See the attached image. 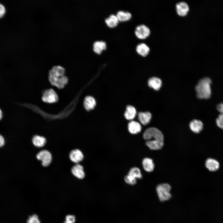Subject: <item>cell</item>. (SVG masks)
Instances as JSON below:
<instances>
[{"instance_id": "cell-2", "label": "cell", "mask_w": 223, "mask_h": 223, "mask_svg": "<svg viewBox=\"0 0 223 223\" xmlns=\"http://www.w3.org/2000/svg\"><path fill=\"white\" fill-rule=\"evenodd\" d=\"M64 73V69L61 66L53 67L49 73V79L50 83L59 89L63 88L68 81Z\"/></svg>"}, {"instance_id": "cell-6", "label": "cell", "mask_w": 223, "mask_h": 223, "mask_svg": "<svg viewBox=\"0 0 223 223\" xmlns=\"http://www.w3.org/2000/svg\"><path fill=\"white\" fill-rule=\"evenodd\" d=\"M42 101L48 103H53L57 102L58 97L56 93L52 89L46 90L43 93Z\"/></svg>"}, {"instance_id": "cell-18", "label": "cell", "mask_w": 223, "mask_h": 223, "mask_svg": "<svg viewBox=\"0 0 223 223\" xmlns=\"http://www.w3.org/2000/svg\"><path fill=\"white\" fill-rule=\"evenodd\" d=\"M138 120L143 125H146L150 122L151 114L149 112H140L138 114Z\"/></svg>"}, {"instance_id": "cell-25", "label": "cell", "mask_w": 223, "mask_h": 223, "mask_svg": "<svg viewBox=\"0 0 223 223\" xmlns=\"http://www.w3.org/2000/svg\"><path fill=\"white\" fill-rule=\"evenodd\" d=\"M124 180L125 182L129 185H133L137 183V179L128 174L125 177Z\"/></svg>"}, {"instance_id": "cell-16", "label": "cell", "mask_w": 223, "mask_h": 223, "mask_svg": "<svg viewBox=\"0 0 223 223\" xmlns=\"http://www.w3.org/2000/svg\"><path fill=\"white\" fill-rule=\"evenodd\" d=\"M105 21L107 25L110 28H114L117 26L119 22L116 15L114 14H112L106 18Z\"/></svg>"}, {"instance_id": "cell-24", "label": "cell", "mask_w": 223, "mask_h": 223, "mask_svg": "<svg viewBox=\"0 0 223 223\" xmlns=\"http://www.w3.org/2000/svg\"><path fill=\"white\" fill-rule=\"evenodd\" d=\"M128 174L136 179H141L142 175L139 168L137 167L131 168L129 171Z\"/></svg>"}, {"instance_id": "cell-13", "label": "cell", "mask_w": 223, "mask_h": 223, "mask_svg": "<svg viewBox=\"0 0 223 223\" xmlns=\"http://www.w3.org/2000/svg\"><path fill=\"white\" fill-rule=\"evenodd\" d=\"M190 127L193 132L195 133H199L202 130L203 124L199 120H194L190 123Z\"/></svg>"}, {"instance_id": "cell-1", "label": "cell", "mask_w": 223, "mask_h": 223, "mask_svg": "<svg viewBox=\"0 0 223 223\" xmlns=\"http://www.w3.org/2000/svg\"><path fill=\"white\" fill-rule=\"evenodd\" d=\"M143 137L146 145L151 150H158L163 146L164 138L162 133L155 127H150L144 132Z\"/></svg>"}, {"instance_id": "cell-8", "label": "cell", "mask_w": 223, "mask_h": 223, "mask_svg": "<svg viewBox=\"0 0 223 223\" xmlns=\"http://www.w3.org/2000/svg\"><path fill=\"white\" fill-rule=\"evenodd\" d=\"M176 7L177 14L181 17L186 16L189 11L188 5L185 2H181L177 3Z\"/></svg>"}, {"instance_id": "cell-31", "label": "cell", "mask_w": 223, "mask_h": 223, "mask_svg": "<svg viewBox=\"0 0 223 223\" xmlns=\"http://www.w3.org/2000/svg\"><path fill=\"white\" fill-rule=\"evenodd\" d=\"M4 138L0 134V147L2 146L4 144Z\"/></svg>"}, {"instance_id": "cell-9", "label": "cell", "mask_w": 223, "mask_h": 223, "mask_svg": "<svg viewBox=\"0 0 223 223\" xmlns=\"http://www.w3.org/2000/svg\"><path fill=\"white\" fill-rule=\"evenodd\" d=\"M69 157L73 163L78 164L84 159V155L81 151L78 149L72 150L70 153Z\"/></svg>"}, {"instance_id": "cell-22", "label": "cell", "mask_w": 223, "mask_h": 223, "mask_svg": "<svg viewBox=\"0 0 223 223\" xmlns=\"http://www.w3.org/2000/svg\"><path fill=\"white\" fill-rule=\"evenodd\" d=\"M142 164L144 169L146 172H151L154 168V164L152 160L150 158H144L142 161Z\"/></svg>"}, {"instance_id": "cell-15", "label": "cell", "mask_w": 223, "mask_h": 223, "mask_svg": "<svg viewBox=\"0 0 223 223\" xmlns=\"http://www.w3.org/2000/svg\"><path fill=\"white\" fill-rule=\"evenodd\" d=\"M128 129L131 134H136L140 132L142 127L138 122L132 121L129 122L128 124Z\"/></svg>"}, {"instance_id": "cell-19", "label": "cell", "mask_w": 223, "mask_h": 223, "mask_svg": "<svg viewBox=\"0 0 223 223\" xmlns=\"http://www.w3.org/2000/svg\"><path fill=\"white\" fill-rule=\"evenodd\" d=\"M32 142L36 147H41L45 145L46 141V138L43 136L35 135L32 138Z\"/></svg>"}, {"instance_id": "cell-7", "label": "cell", "mask_w": 223, "mask_h": 223, "mask_svg": "<svg viewBox=\"0 0 223 223\" xmlns=\"http://www.w3.org/2000/svg\"><path fill=\"white\" fill-rule=\"evenodd\" d=\"M134 33L135 35L138 38L144 39L149 37L151 32L149 28L146 25L140 24L136 27Z\"/></svg>"}, {"instance_id": "cell-23", "label": "cell", "mask_w": 223, "mask_h": 223, "mask_svg": "<svg viewBox=\"0 0 223 223\" xmlns=\"http://www.w3.org/2000/svg\"><path fill=\"white\" fill-rule=\"evenodd\" d=\"M136 111L135 108L130 105L127 106L124 115L126 119L131 120L133 119L135 117Z\"/></svg>"}, {"instance_id": "cell-29", "label": "cell", "mask_w": 223, "mask_h": 223, "mask_svg": "<svg viewBox=\"0 0 223 223\" xmlns=\"http://www.w3.org/2000/svg\"><path fill=\"white\" fill-rule=\"evenodd\" d=\"M6 10L4 6L0 3V18H2L4 15Z\"/></svg>"}, {"instance_id": "cell-20", "label": "cell", "mask_w": 223, "mask_h": 223, "mask_svg": "<svg viewBox=\"0 0 223 223\" xmlns=\"http://www.w3.org/2000/svg\"><path fill=\"white\" fill-rule=\"evenodd\" d=\"M96 101L94 98L90 96L86 97L84 101V106L87 111L93 109L96 105Z\"/></svg>"}, {"instance_id": "cell-12", "label": "cell", "mask_w": 223, "mask_h": 223, "mask_svg": "<svg viewBox=\"0 0 223 223\" xmlns=\"http://www.w3.org/2000/svg\"><path fill=\"white\" fill-rule=\"evenodd\" d=\"M107 44L103 41H97L93 44V50L96 54H100L107 49Z\"/></svg>"}, {"instance_id": "cell-10", "label": "cell", "mask_w": 223, "mask_h": 223, "mask_svg": "<svg viewBox=\"0 0 223 223\" xmlns=\"http://www.w3.org/2000/svg\"><path fill=\"white\" fill-rule=\"evenodd\" d=\"M72 174L78 179H82L85 176L84 168L81 165L77 164L73 166L71 170Z\"/></svg>"}, {"instance_id": "cell-5", "label": "cell", "mask_w": 223, "mask_h": 223, "mask_svg": "<svg viewBox=\"0 0 223 223\" xmlns=\"http://www.w3.org/2000/svg\"><path fill=\"white\" fill-rule=\"evenodd\" d=\"M37 159L42 161V164L44 167L48 166L52 160L51 153L47 150H43L39 152L36 155Z\"/></svg>"}, {"instance_id": "cell-30", "label": "cell", "mask_w": 223, "mask_h": 223, "mask_svg": "<svg viewBox=\"0 0 223 223\" xmlns=\"http://www.w3.org/2000/svg\"><path fill=\"white\" fill-rule=\"evenodd\" d=\"M216 108L221 114H223V103L218 104L216 106Z\"/></svg>"}, {"instance_id": "cell-27", "label": "cell", "mask_w": 223, "mask_h": 223, "mask_svg": "<svg viewBox=\"0 0 223 223\" xmlns=\"http://www.w3.org/2000/svg\"><path fill=\"white\" fill-rule=\"evenodd\" d=\"M217 126L223 129V114H220L216 120Z\"/></svg>"}, {"instance_id": "cell-32", "label": "cell", "mask_w": 223, "mask_h": 223, "mask_svg": "<svg viewBox=\"0 0 223 223\" xmlns=\"http://www.w3.org/2000/svg\"><path fill=\"white\" fill-rule=\"evenodd\" d=\"M3 117V113L2 110L0 108V120L2 119Z\"/></svg>"}, {"instance_id": "cell-21", "label": "cell", "mask_w": 223, "mask_h": 223, "mask_svg": "<svg viewBox=\"0 0 223 223\" xmlns=\"http://www.w3.org/2000/svg\"><path fill=\"white\" fill-rule=\"evenodd\" d=\"M116 15L119 21L124 22L129 20L132 17V14L129 12L122 10L119 11Z\"/></svg>"}, {"instance_id": "cell-3", "label": "cell", "mask_w": 223, "mask_h": 223, "mask_svg": "<svg viewBox=\"0 0 223 223\" xmlns=\"http://www.w3.org/2000/svg\"><path fill=\"white\" fill-rule=\"evenodd\" d=\"M211 79L206 77L200 79L195 87L197 96L200 99H208L211 94Z\"/></svg>"}, {"instance_id": "cell-17", "label": "cell", "mask_w": 223, "mask_h": 223, "mask_svg": "<svg viewBox=\"0 0 223 223\" xmlns=\"http://www.w3.org/2000/svg\"><path fill=\"white\" fill-rule=\"evenodd\" d=\"M148 86L155 90H159L162 85V81L160 79L156 77L150 78L148 81Z\"/></svg>"}, {"instance_id": "cell-4", "label": "cell", "mask_w": 223, "mask_h": 223, "mask_svg": "<svg viewBox=\"0 0 223 223\" xmlns=\"http://www.w3.org/2000/svg\"><path fill=\"white\" fill-rule=\"evenodd\" d=\"M170 186L167 183L159 184L156 187V192L160 200L164 202L169 200L171 197Z\"/></svg>"}, {"instance_id": "cell-14", "label": "cell", "mask_w": 223, "mask_h": 223, "mask_svg": "<svg viewBox=\"0 0 223 223\" xmlns=\"http://www.w3.org/2000/svg\"><path fill=\"white\" fill-rule=\"evenodd\" d=\"M136 50L139 55L144 57L147 56L148 55L150 49L146 44L141 43L137 45Z\"/></svg>"}, {"instance_id": "cell-28", "label": "cell", "mask_w": 223, "mask_h": 223, "mask_svg": "<svg viewBox=\"0 0 223 223\" xmlns=\"http://www.w3.org/2000/svg\"><path fill=\"white\" fill-rule=\"evenodd\" d=\"M65 222L67 223H75L76 221V217L74 215L69 214L65 217Z\"/></svg>"}, {"instance_id": "cell-33", "label": "cell", "mask_w": 223, "mask_h": 223, "mask_svg": "<svg viewBox=\"0 0 223 223\" xmlns=\"http://www.w3.org/2000/svg\"><path fill=\"white\" fill-rule=\"evenodd\" d=\"M63 223H67L65 221V222H64Z\"/></svg>"}, {"instance_id": "cell-26", "label": "cell", "mask_w": 223, "mask_h": 223, "mask_svg": "<svg viewBox=\"0 0 223 223\" xmlns=\"http://www.w3.org/2000/svg\"><path fill=\"white\" fill-rule=\"evenodd\" d=\"M27 223H41L38 216L35 214L30 216L27 221Z\"/></svg>"}, {"instance_id": "cell-11", "label": "cell", "mask_w": 223, "mask_h": 223, "mask_svg": "<svg viewBox=\"0 0 223 223\" xmlns=\"http://www.w3.org/2000/svg\"><path fill=\"white\" fill-rule=\"evenodd\" d=\"M205 166L210 171L214 172L219 168L220 164L216 160L212 158L208 159L205 162Z\"/></svg>"}]
</instances>
